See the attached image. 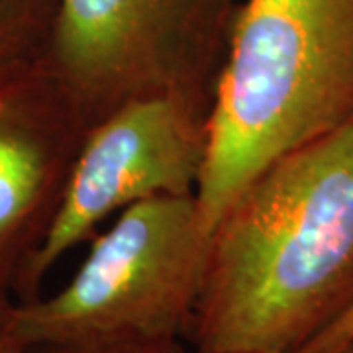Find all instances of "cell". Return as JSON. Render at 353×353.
Returning <instances> with one entry per match:
<instances>
[{
    "mask_svg": "<svg viewBox=\"0 0 353 353\" xmlns=\"http://www.w3.org/2000/svg\"><path fill=\"white\" fill-rule=\"evenodd\" d=\"M57 8L59 0H0V69L48 53Z\"/></svg>",
    "mask_w": 353,
    "mask_h": 353,
    "instance_id": "cell-7",
    "label": "cell"
},
{
    "mask_svg": "<svg viewBox=\"0 0 353 353\" xmlns=\"http://www.w3.org/2000/svg\"><path fill=\"white\" fill-rule=\"evenodd\" d=\"M352 116L353 0H241L196 189L206 228L267 165Z\"/></svg>",
    "mask_w": 353,
    "mask_h": 353,
    "instance_id": "cell-2",
    "label": "cell"
},
{
    "mask_svg": "<svg viewBox=\"0 0 353 353\" xmlns=\"http://www.w3.org/2000/svg\"><path fill=\"white\" fill-rule=\"evenodd\" d=\"M208 150V110L179 97L126 102L88 130L46 240L14 289L41 296L51 267L99 234L106 218L155 196L196 194Z\"/></svg>",
    "mask_w": 353,
    "mask_h": 353,
    "instance_id": "cell-5",
    "label": "cell"
},
{
    "mask_svg": "<svg viewBox=\"0 0 353 353\" xmlns=\"http://www.w3.org/2000/svg\"><path fill=\"white\" fill-rule=\"evenodd\" d=\"M90 122L46 57L0 69V285L46 240Z\"/></svg>",
    "mask_w": 353,
    "mask_h": 353,
    "instance_id": "cell-6",
    "label": "cell"
},
{
    "mask_svg": "<svg viewBox=\"0 0 353 353\" xmlns=\"http://www.w3.org/2000/svg\"><path fill=\"white\" fill-rule=\"evenodd\" d=\"M208 243L196 194L138 202L90 240L63 289L16 304L8 332L24 345L183 340L201 296Z\"/></svg>",
    "mask_w": 353,
    "mask_h": 353,
    "instance_id": "cell-3",
    "label": "cell"
},
{
    "mask_svg": "<svg viewBox=\"0 0 353 353\" xmlns=\"http://www.w3.org/2000/svg\"><path fill=\"white\" fill-rule=\"evenodd\" d=\"M353 340V308L336 322L328 332L308 343L301 353H341L345 345Z\"/></svg>",
    "mask_w": 353,
    "mask_h": 353,
    "instance_id": "cell-9",
    "label": "cell"
},
{
    "mask_svg": "<svg viewBox=\"0 0 353 353\" xmlns=\"http://www.w3.org/2000/svg\"><path fill=\"white\" fill-rule=\"evenodd\" d=\"M352 308L353 116L230 202L187 340L199 353H301Z\"/></svg>",
    "mask_w": 353,
    "mask_h": 353,
    "instance_id": "cell-1",
    "label": "cell"
},
{
    "mask_svg": "<svg viewBox=\"0 0 353 353\" xmlns=\"http://www.w3.org/2000/svg\"><path fill=\"white\" fill-rule=\"evenodd\" d=\"M241 0H59L51 69L92 124L122 104L179 97L210 114Z\"/></svg>",
    "mask_w": 353,
    "mask_h": 353,
    "instance_id": "cell-4",
    "label": "cell"
},
{
    "mask_svg": "<svg viewBox=\"0 0 353 353\" xmlns=\"http://www.w3.org/2000/svg\"><path fill=\"white\" fill-rule=\"evenodd\" d=\"M192 353H199V352H194V350H192Z\"/></svg>",
    "mask_w": 353,
    "mask_h": 353,
    "instance_id": "cell-13",
    "label": "cell"
},
{
    "mask_svg": "<svg viewBox=\"0 0 353 353\" xmlns=\"http://www.w3.org/2000/svg\"><path fill=\"white\" fill-rule=\"evenodd\" d=\"M24 343L14 338L10 332L0 334V353H24Z\"/></svg>",
    "mask_w": 353,
    "mask_h": 353,
    "instance_id": "cell-11",
    "label": "cell"
},
{
    "mask_svg": "<svg viewBox=\"0 0 353 353\" xmlns=\"http://www.w3.org/2000/svg\"><path fill=\"white\" fill-rule=\"evenodd\" d=\"M341 353H353V340L350 341L347 345H345V350H343V352H341Z\"/></svg>",
    "mask_w": 353,
    "mask_h": 353,
    "instance_id": "cell-12",
    "label": "cell"
},
{
    "mask_svg": "<svg viewBox=\"0 0 353 353\" xmlns=\"http://www.w3.org/2000/svg\"><path fill=\"white\" fill-rule=\"evenodd\" d=\"M14 308H16V301H14L12 292L0 285V334L8 332L10 328Z\"/></svg>",
    "mask_w": 353,
    "mask_h": 353,
    "instance_id": "cell-10",
    "label": "cell"
},
{
    "mask_svg": "<svg viewBox=\"0 0 353 353\" xmlns=\"http://www.w3.org/2000/svg\"><path fill=\"white\" fill-rule=\"evenodd\" d=\"M24 353H192L183 340L46 341L26 345Z\"/></svg>",
    "mask_w": 353,
    "mask_h": 353,
    "instance_id": "cell-8",
    "label": "cell"
}]
</instances>
